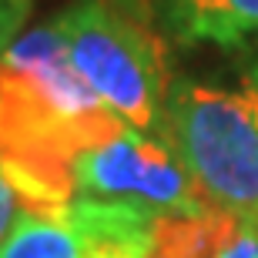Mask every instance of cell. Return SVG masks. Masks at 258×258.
<instances>
[{"label": "cell", "instance_id": "1", "mask_svg": "<svg viewBox=\"0 0 258 258\" xmlns=\"http://www.w3.org/2000/svg\"><path fill=\"white\" fill-rule=\"evenodd\" d=\"M54 20L91 94L124 124L161 138L174 81L148 0H81Z\"/></svg>", "mask_w": 258, "mask_h": 258}, {"label": "cell", "instance_id": "2", "mask_svg": "<svg viewBox=\"0 0 258 258\" xmlns=\"http://www.w3.org/2000/svg\"><path fill=\"white\" fill-rule=\"evenodd\" d=\"M161 138L208 208L258 225V81H174Z\"/></svg>", "mask_w": 258, "mask_h": 258}, {"label": "cell", "instance_id": "10", "mask_svg": "<svg viewBox=\"0 0 258 258\" xmlns=\"http://www.w3.org/2000/svg\"><path fill=\"white\" fill-rule=\"evenodd\" d=\"M255 81H258V71H255Z\"/></svg>", "mask_w": 258, "mask_h": 258}, {"label": "cell", "instance_id": "6", "mask_svg": "<svg viewBox=\"0 0 258 258\" xmlns=\"http://www.w3.org/2000/svg\"><path fill=\"white\" fill-rule=\"evenodd\" d=\"M238 218L208 208L201 215H154L148 258H218Z\"/></svg>", "mask_w": 258, "mask_h": 258}, {"label": "cell", "instance_id": "9", "mask_svg": "<svg viewBox=\"0 0 258 258\" xmlns=\"http://www.w3.org/2000/svg\"><path fill=\"white\" fill-rule=\"evenodd\" d=\"M17 195H14V188H10L4 178H0V241H4V235H7V228L14 225V215H17Z\"/></svg>", "mask_w": 258, "mask_h": 258}, {"label": "cell", "instance_id": "8", "mask_svg": "<svg viewBox=\"0 0 258 258\" xmlns=\"http://www.w3.org/2000/svg\"><path fill=\"white\" fill-rule=\"evenodd\" d=\"M27 14H30V0H0V50L24 30Z\"/></svg>", "mask_w": 258, "mask_h": 258}, {"label": "cell", "instance_id": "4", "mask_svg": "<svg viewBox=\"0 0 258 258\" xmlns=\"http://www.w3.org/2000/svg\"><path fill=\"white\" fill-rule=\"evenodd\" d=\"M151 221V211L104 201L20 208L0 258H148Z\"/></svg>", "mask_w": 258, "mask_h": 258}, {"label": "cell", "instance_id": "3", "mask_svg": "<svg viewBox=\"0 0 258 258\" xmlns=\"http://www.w3.org/2000/svg\"><path fill=\"white\" fill-rule=\"evenodd\" d=\"M74 201L131 205L151 215L208 211L171 144L124 124L121 117L77 154Z\"/></svg>", "mask_w": 258, "mask_h": 258}, {"label": "cell", "instance_id": "5", "mask_svg": "<svg viewBox=\"0 0 258 258\" xmlns=\"http://www.w3.org/2000/svg\"><path fill=\"white\" fill-rule=\"evenodd\" d=\"M154 14L178 44L241 47L258 37V0H154Z\"/></svg>", "mask_w": 258, "mask_h": 258}, {"label": "cell", "instance_id": "7", "mask_svg": "<svg viewBox=\"0 0 258 258\" xmlns=\"http://www.w3.org/2000/svg\"><path fill=\"white\" fill-rule=\"evenodd\" d=\"M218 258H258V225L238 221L235 231L228 235V241L221 245Z\"/></svg>", "mask_w": 258, "mask_h": 258}]
</instances>
